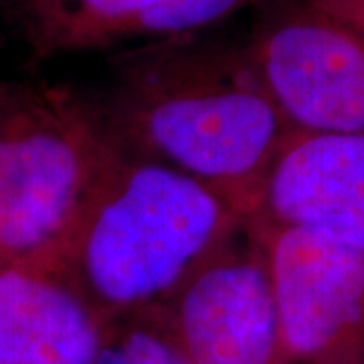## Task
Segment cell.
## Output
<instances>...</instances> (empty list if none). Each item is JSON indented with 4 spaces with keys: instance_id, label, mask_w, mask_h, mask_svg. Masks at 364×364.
Wrapping results in <instances>:
<instances>
[{
    "instance_id": "cell-7",
    "label": "cell",
    "mask_w": 364,
    "mask_h": 364,
    "mask_svg": "<svg viewBox=\"0 0 364 364\" xmlns=\"http://www.w3.org/2000/svg\"><path fill=\"white\" fill-rule=\"evenodd\" d=\"M269 0H9L14 25L37 59L122 51L198 37Z\"/></svg>"
},
{
    "instance_id": "cell-6",
    "label": "cell",
    "mask_w": 364,
    "mask_h": 364,
    "mask_svg": "<svg viewBox=\"0 0 364 364\" xmlns=\"http://www.w3.org/2000/svg\"><path fill=\"white\" fill-rule=\"evenodd\" d=\"M150 310L193 364H282L269 267L249 223Z\"/></svg>"
},
{
    "instance_id": "cell-5",
    "label": "cell",
    "mask_w": 364,
    "mask_h": 364,
    "mask_svg": "<svg viewBox=\"0 0 364 364\" xmlns=\"http://www.w3.org/2000/svg\"><path fill=\"white\" fill-rule=\"evenodd\" d=\"M249 225L269 267L282 364H364V251L304 229Z\"/></svg>"
},
{
    "instance_id": "cell-8",
    "label": "cell",
    "mask_w": 364,
    "mask_h": 364,
    "mask_svg": "<svg viewBox=\"0 0 364 364\" xmlns=\"http://www.w3.org/2000/svg\"><path fill=\"white\" fill-rule=\"evenodd\" d=\"M249 223L304 229L364 251V134L289 132Z\"/></svg>"
},
{
    "instance_id": "cell-1",
    "label": "cell",
    "mask_w": 364,
    "mask_h": 364,
    "mask_svg": "<svg viewBox=\"0 0 364 364\" xmlns=\"http://www.w3.org/2000/svg\"><path fill=\"white\" fill-rule=\"evenodd\" d=\"M97 105L126 150L203 182L247 221L291 132L247 49L198 37L117 53Z\"/></svg>"
},
{
    "instance_id": "cell-10",
    "label": "cell",
    "mask_w": 364,
    "mask_h": 364,
    "mask_svg": "<svg viewBox=\"0 0 364 364\" xmlns=\"http://www.w3.org/2000/svg\"><path fill=\"white\" fill-rule=\"evenodd\" d=\"M93 364H193L154 310L126 314L102 324Z\"/></svg>"
},
{
    "instance_id": "cell-11",
    "label": "cell",
    "mask_w": 364,
    "mask_h": 364,
    "mask_svg": "<svg viewBox=\"0 0 364 364\" xmlns=\"http://www.w3.org/2000/svg\"><path fill=\"white\" fill-rule=\"evenodd\" d=\"M364 41V0H310Z\"/></svg>"
},
{
    "instance_id": "cell-3",
    "label": "cell",
    "mask_w": 364,
    "mask_h": 364,
    "mask_svg": "<svg viewBox=\"0 0 364 364\" xmlns=\"http://www.w3.org/2000/svg\"><path fill=\"white\" fill-rule=\"evenodd\" d=\"M122 152L97 102L65 85H0V269L49 273Z\"/></svg>"
},
{
    "instance_id": "cell-9",
    "label": "cell",
    "mask_w": 364,
    "mask_h": 364,
    "mask_svg": "<svg viewBox=\"0 0 364 364\" xmlns=\"http://www.w3.org/2000/svg\"><path fill=\"white\" fill-rule=\"evenodd\" d=\"M102 320L53 275L0 269V364H93Z\"/></svg>"
},
{
    "instance_id": "cell-4",
    "label": "cell",
    "mask_w": 364,
    "mask_h": 364,
    "mask_svg": "<svg viewBox=\"0 0 364 364\" xmlns=\"http://www.w3.org/2000/svg\"><path fill=\"white\" fill-rule=\"evenodd\" d=\"M247 49L291 130L364 134V41L310 0H269Z\"/></svg>"
},
{
    "instance_id": "cell-2",
    "label": "cell",
    "mask_w": 364,
    "mask_h": 364,
    "mask_svg": "<svg viewBox=\"0 0 364 364\" xmlns=\"http://www.w3.org/2000/svg\"><path fill=\"white\" fill-rule=\"evenodd\" d=\"M245 223L203 182L122 146L45 275L104 324L162 304Z\"/></svg>"
}]
</instances>
